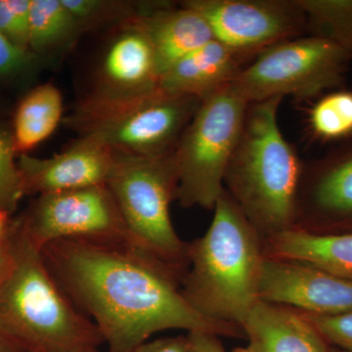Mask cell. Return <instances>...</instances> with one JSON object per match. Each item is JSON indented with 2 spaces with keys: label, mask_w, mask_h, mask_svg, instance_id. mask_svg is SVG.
I'll return each instance as SVG.
<instances>
[{
  "label": "cell",
  "mask_w": 352,
  "mask_h": 352,
  "mask_svg": "<svg viewBox=\"0 0 352 352\" xmlns=\"http://www.w3.org/2000/svg\"><path fill=\"white\" fill-rule=\"evenodd\" d=\"M10 214L0 210V243L4 240L8 230V227L10 226Z\"/></svg>",
  "instance_id": "1f68e13d"
},
{
  "label": "cell",
  "mask_w": 352,
  "mask_h": 352,
  "mask_svg": "<svg viewBox=\"0 0 352 352\" xmlns=\"http://www.w3.org/2000/svg\"><path fill=\"white\" fill-rule=\"evenodd\" d=\"M329 352H346L344 351H342V349H337V347L331 346L330 351Z\"/></svg>",
  "instance_id": "836d02e7"
},
{
  "label": "cell",
  "mask_w": 352,
  "mask_h": 352,
  "mask_svg": "<svg viewBox=\"0 0 352 352\" xmlns=\"http://www.w3.org/2000/svg\"><path fill=\"white\" fill-rule=\"evenodd\" d=\"M201 99L157 87L117 98L87 95L66 120L80 134L120 154L170 156L195 115Z\"/></svg>",
  "instance_id": "5b68a950"
},
{
  "label": "cell",
  "mask_w": 352,
  "mask_h": 352,
  "mask_svg": "<svg viewBox=\"0 0 352 352\" xmlns=\"http://www.w3.org/2000/svg\"><path fill=\"white\" fill-rule=\"evenodd\" d=\"M9 261H10V254H9L8 243H7L6 235L4 240L0 243V281L6 275Z\"/></svg>",
  "instance_id": "f546056e"
},
{
  "label": "cell",
  "mask_w": 352,
  "mask_h": 352,
  "mask_svg": "<svg viewBox=\"0 0 352 352\" xmlns=\"http://www.w3.org/2000/svg\"><path fill=\"white\" fill-rule=\"evenodd\" d=\"M231 352H256L254 349H252L250 344H248L247 346H238L233 349V351Z\"/></svg>",
  "instance_id": "d6a6232c"
},
{
  "label": "cell",
  "mask_w": 352,
  "mask_h": 352,
  "mask_svg": "<svg viewBox=\"0 0 352 352\" xmlns=\"http://www.w3.org/2000/svg\"><path fill=\"white\" fill-rule=\"evenodd\" d=\"M249 104L231 83L201 100L171 154L183 208L214 210Z\"/></svg>",
  "instance_id": "52a82bcc"
},
{
  "label": "cell",
  "mask_w": 352,
  "mask_h": 352,
  "mask_svg": "<svg viewBox=\"0 0 352 352\" xmlns=\"http://www.w3.org/2000/svg\"><path fill=\"white\" fill-rule=\"evenodd\" d=\"M263 247L266 256L302 261L352 281V232L314 234L292 229L263 240Z\"/></svg>",
  "instance_id": "ac0fdd59"
},
{
  "label": "cell",
  "mask_w": 352,
  "mask_h": 352,
  "mask_svg": "<svg viewBox=\"0 0 352 352\" xmlns=\"http://www.w3.org/2000/svg\"><path fill=\"white\" fill-rule=\"evenodd\" d=\"M32 0H0V32L21 50L30 51Z\"/></svg>",
  "instance_id": "d4e9b609"
},
{
  "label": "cell",
  "mask_w": 352,
  "mask_h": 352,
  "mask_svg": "<svg viewBox=\"0 0 352 352\" xmlns=\"http://www.w3.org/2000/svg\"><path fill=\"white\" fill-rule=\"evenodd\" d=\"M15 154L12 134L0 129V210L10 214L25 196Z\"/></svg>",
  "instance_id": "cb8c5ba5"
},
{
  "label": "cell",
  "mask_w": 352,
  "mask_h": 352,
  "mask_svg": "<svg viewBox=\"0 0 352 352\" xmlns=\"http://www.w3.org/2000/svg\"><path fill=\"white\" fill-rule=\"evenodd\" d=\"M139 16L119 25V32L111 39L91 96L117 98L159 87L161 73L156 54Z\"/></svg>",
  "instance_id": "5bb4252c"
},
{
  "label": "cell",
  "mask_w": 352,
  "mask_h": 352,
  "mask_svg": "<svg viewBox=\"0 0 352 352\" xmlns=\"http://www.w3.org/2000/svg\"><path fill=\"white\" fill-rule=\"evenodd\" d=\"M214 212L206 233L189 243L180 291L204 318L242 328L259 300L263 239L226 189Z\"/></svg>",
  "instance_id": "3957f363"
},
{
  "label": "cell",
  "mask_w": 352,
  "mask_h": 352,
  "mask_svg": "<svg viewBox=\"0 0 352 352\" xmlns=\"http://www.w3.org/2000/svg\"><path fill=\"white\" fill-rule=\"evenodd\" d=\"M295 229L352 232V138L303 166Z\"/></svg>",
  "instance_id": "8fae6325"
},
{
  "label": "cell",
  "mask_w": 352,
  "mask_h": 352,
  "mask_svg": "<svg viewBox=\"0 0 352 352\" xmlns=\"http://www.w3.org/2000/svg\"><path fill=\"white\" fill-rule=\"evenodd\" d=\"M188 352H226L219 336L207 332L187 333Z\"/></svg>",
  "instance_id": "f1b7e54d"
},
{
  "label": "cell",
  "mask_w": 352,
  "mask_h": 352,
  "mask_svg": "<svg viewBox=\"0 0 352 352\" xmlns=\"http://www.w3.org/2000/svg\"><path fill=\"white\" fill-rule=\"evenodd\" d=\"M351 60L339 46L307 34L259 53L231 85L248 103L287 95L308 100L339 89Z\"/></svg>",
  "instance_id": "ba28073f"
},
{
  "label": "cell",
  "mask_w": 352,
  "mask_h": 352,
  "mask_svg": "<svg viewBox=\"0 0 352 352\" xmlns=\"http://www.w3.org/2000/svg\"><path fill=\"white\" fill-rule=\"evenodd\" d=\"M90 352H100V351H99V349H96V351H90Z\"/></svg>",
  "instance_id": "e575fe53"
},
{
  "label": "cell",
  "mask_w": 352,
  "mask_h": 352,
  "mask_svg": "<svg viewBox=\"0 0 352 352\" xmlns=\"http://www.w3.org/2000/svg\"><path fill=\"white\" fill-rule=\"evenodd\" d=\"M38 56L21 50L0 32V78H12L25 73L36 63Z\"/></svg>",
  "instance_id": "4316f807"
},
{
  "label": "cell",
  "mask_w": 352,
  "mask_h": 352,
  "mask_svg": "<svg viewBox=\"0 0 352 352\" xmlns=\"http://www.w3.org/2000/svg\"><path fill=\"white\" fill-rule=\"evenodd\" d=\"M310 129L324 141L352 138V90L336 89L322 95L310 109Z\"/></svg>",
  "instance_id": "7402d4cb"
},
{
  "label": "cell",
  "mask_w": 352,
  "mask_h": 352,
  "mask_svg": "<svg viewBox=\"0 0 352 352\" xmlns=\"http://www.w3.org/2000/svg\"><path fill=\"white\" fill-rule=\"evenodd\" d=\"M18 220L28 237L41 250L60 240L136 248L106 185L38 196Z\"/></svg>",
  "instance_id": "9c48e42d"
},
{
  "label": "cell",
  "mask_w": 352,
  "mask_h": 352,
  "mask_svg": "<svg viewBox=\"0 0 352 352\" xmlns=\"http://www.w3.org/2000/svg\"><path fill=\"white\" fill-rule=\"evenodd\" d=\"M302 314L331 346L352 352V311L337 315Z\"/></svg>",
  "instance_id": "484cf974"
},
{
  "label": "cell",
  "mask_w": 352,
  "mask_h": 352,
  "mask_svg": "<svg viewBox=\"0 0 352 352\" xmlns=\"http://www.w3.org/2000/svg\"><path fill=\"white\" fill-rule=\"evenodd\" d=\"M116 152L107 146L80 138L68 149L53 157L20 155L17 162L25 195L57 193L106 185Z\"/></svg>",
  "instance_id": "4fadbf2b"
},
{
  "label": "cell",
  "mask_w": 352,
  "mask_h": 352,
  "mask_svg": "<svg viewBox=\"0 0 352 352\" xmlns=\"http://www.w3.org/2000/svg\"><path fill=\"white\" fill-rule=\"evenodd\" d=\"M242 328L256 352H329L331 349L302 312L277 303L259 300Z\"/></svg>",
  "instance_id": "e0dca14e"
},
{
  "label": "cell",
  "mask_w": 352,
  "mask_h": 352,
  "mask_svg": "<svg viewBox=\"0 0 352 352\" xmlns=\"http://www.w3.org/2000/svg\"><path fill=\"white\" fill-rule=\"evenodd\" d=\"M133 352H188L187 335L148 340Z\"/></svg>",
  "instance_id": "83f0119b"
},
{
  "label": "cell",
  "mask_w": 352,
  "mask_h": 352,
  "mask_svg": "<svg viewBox=\"0 0 352 352\" xmlns=\"http://www.w3.org/2000/svg\"><path fill=\"white\" fill-rule=\"evenodd\" d=\"M252 59L214 39L166 69L159 87L170 94L203 100L232 82Z\"/></svg>",
  "instance_id": "9a60e30c"
},
{
  "label": "cell",
  "mask_w": 352,
  "mask_h": 352,
  "mask_svg": "<svg viewBox=\"0 0 352 352\" xmlns=\"http://www.w3.org/2000/svg\"><path fill=\"white\" fill-rule=\"evenodd\" d=\"M63 108L61 92L50 83L39 85L25 95L14 118L16 153L28 154L50 138L61 122Z\"/></svg>",
  "instance_id": "d6986e66"
},
{
  "label": "cell",
  "mask_w": 352,
  "mask_h": 352,
  "mask_svg": "<svg viewBox=\"0 0 352 352\" xmlns=\"http://www.w3.org/2000/svg\"><path fill=\"white\" fill-rule=\"evenodd\" d=\"M82 32L62 0H32L30 50L36 56L67 50Z\"/></svg>",
  "instance_id": "ffe728a7"
},
{
  "label": "cell",
  "mask_w": 352,
  "mask_h": 352,
  "mask_svg": "<svg viewBox=\"0 0 352 352\" xmlns=\"http://www.w3.org/2000/svg\"><path fill=\"white\" fill-rule=\"evenodd\" d=\"M136 248L179 278L188 267L189 243L180 239L171 221L177 177L171 155L149 157L116 153L106 183Z\"/></svg>",
  "instance_id": "8992f818"
},
{
  "label": "cell",
  "mask_w": 352,
  "mask_h": 352,
  "mask_svg": "<svg viewBox=\"0 0 352 352\" xmlns=\"http://www.w3.org/2000/svg\"><path fill=\"white\" fill-rule=\"evenodd\" d=\"M0 352H25L20 346H18L12 340L6 337L0 332Z\"/></svg>",
  "instance_id": "4dcf8cb0"
},
{
  "label": "cell",
  "mask_w": 352,
  "mask_h": 352,
  "mask_svg": "<svg viewBox=\"0 0 352 352\" xmlns=\"http://www.w3.org/2000/svg\"><path fill=\"white\" fill-rule=\"evenodd\" d=\"M65 6L75 16L82 32L120 25L134 19L144 11L146 4L116 0H62Z\"/></svg>",
  "instance_id": "603a6c76"
},
{
  "label": "cell",
  "mask_w": 352,
  "mask_h": 352,
  "mask_svg": "<svg viewBox=\"0 0 352 352\" xmlns=\"http://www.w3.org/2000/svg\"><path fill=\"white\" fill-rule=\"evenodd\" d=\"M259 300L305 314H346L352 311V281L302 261L265 256Z\"/></svg>",
  "instance_id": "7c38bea8"
},
{
  "label": "cell",
  "mask_w": 352,
  "mask_h": 352,
  "mask_svg": "<svg viewBox=\"0 0 352 352\" xmlns=\"http://www.w3.org/2000/svg\"><path fill=\"white\" fill-rule=\"evenodd\" d=\"M214 38L252 58L271 46L307 36V18L296 0H187Z\"/></svg>",
  "instance_id": "30bf717a"
},
{
  "label": "cell",
  "mask_w": 352,
  "mask_h": 352,
  "mask_svg": "<svg viewBox=\"0 0 352 352\" xmlns=\"http://www.w3.org/2000/svg\"><path fill=\"white\" fill-rule=\"evenodd\" d=\"M6 239L10 261L0 281V332L25 352L99 349L98 329L64 293L18 219Z\"/></svg>",
  "instance_id": "7a4b0ae2"
},
{
  "label": "cell",
  "mask_w": 352,
  "mask_h": 352,
  "mask_svg": "<svg viewBox=\"0 0 352 352\" xmlns=\"http://www.w3.org/2000/svg\"><path fill=\"white\" fill-rule=\"evenodd\" d=\"M41 252L64 293L98 329L107 352H133L168 330L245 338L238 326L197 314L183 298L179 278L132 245L60 240Z\"/></svg>",
  "instance_id": "6da1fadb"
},
{
  "label": "cell",
  "mask_w": 352,
  "mask_h": 352,
  "mask_svg": "<svg viewBox=\"0 0 352 352\" xmlns=\"http://www.w3.org/2000/svg\"><path fill=\"white\" fill-rule=\"evenodd\" d=\"M307 18V34L339 46L352 57V0H296Z\"/></svg>",
  "instance_id": "44dd1931"
},
{
  "label": "cell",
  "mask_w": 352,
  "mask_h": 352,
  "mask_svg": "<svg viewBox=\"0 0 352 352\" xmlns=\"http://www.w3.org/2000/svg\"><path fill=\"white\" fill-rule=\"evenodd\" d=\"M149 36L161 76L178 60L214 41L207 20L182 3L146 4L139 16Z\"/></svg>",
  "instance_id": "2e32d148"
},
{
  "label": "cell",
  "mask_w": 352,
  "mask_h": 352,
  "mask_svg": "<svg viewBox=\"0 0 352 352\" xmlns=\"http://www.w3.org/2000/svg\"><path fill=\"white\" fill-rule=\"evenodd\" d=\"M283 99L249 104L224 175V189L263 240L295 229L305 166L280 129L278 110Z\"/></svg>",
  "instance_id": "277c9868"
}]
</instances>
